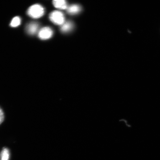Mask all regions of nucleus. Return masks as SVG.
I'll list each match as a JSON object with an SVG mask.
<instances>
[{"label":"nucleus","mask_w":160,"mask_h":160,"mask_svg":"<svg viewBox=\"0 0 160 160\" xmlns=\"http://www.w3.org/2000/svg\"><path fill=\"white\" fill-rule=\"evenodd\" d=\"M49 18L52 22L55 24L62 25L65 22L64 15L61 12L54 11L50 14Z\"/></svg>","instance_id":"obj_2"},{"label":"nucleus","mask_w":160,"mask_h":160,"mask_svg":"<svg viewBox=\"0 0 160 160\" xmlns=\"http://www.w3.org/2000/svg\"><path fill=\"white\" fill-rule=\"evenodd\" d=\"M39 24L35 22H32L28 24L26 28V31L29 35H33L39 32Z\"/></svg>","instance_id":"obj_4"},{"label":"nucleus","mask_w":160,"mask_h":160,"mask_svg":"<svg viewBox=\"0 0 160 160\" xmlns=\"http://www.w3.org/2000/svg\"><path fill=\"white\" fill-rule=\"evenodd\" d=\"M73 28L74 24L72 22L68 21L61 26V31L62 33H68L73 30Z\"/></svg>","instance_id":"obj_6"},{"label":"nucleus","mask_w":160,"mask_h":160,"mask_svg":"<svg viewBox=\"0 0 160 160\" xmlns=\"http://www.w3.org/2000/svg\"><path fill=\"white\" fill-rule=\"evenodd\" d=\"M53 32L51 28L45 27L39 31L38 36L40 39L43 40L48 39L52 37Z\"/></svg>","instance_id":"obj_3"},{"label":"nucleus","mask_w":160,"mask_h":160,"mask_svg":"<svg viewBox=\"0 0 160 160\" xmlns=\"http://www.w3.org/2000/svg\"><path fill=\"white\" fill-rule=\"evenodd\" d=\"M4 119V113L2 109L0 107V125L3 123Z\"/></svg>","instance_id":"obj_10"},{"label":"nucleus","mask_w":160,"mask_h":160,"mask_svg":"<svg viewBox=\"0 0 160 160\" xmlns=\"http://www.w3.org/2000/svg\"><path fill=\"white\" fill-rule=\"evenodd\" d=\"M10 153L8 148H4L0 155V160H9Z\"/></svg>","instance_id":"obj_8"},{"label":"nucleus","mask_w":160,"mask_h":160,"mask_svg":"<svg viewBox=\"0 0 160 160\" xmlns=\"http://www.w3.org/2000/svg\"><path fill=\"white\" fill-rule=\"evenodd\" d=\"M45 13V10L39 4H35L30 7L27 11V14L34 19H38L42 17Z\"/></svg>","instance_id":"obj_1"},{"label":"nucleus","mask_w":160,"mask_h":160,"mask_svg":"<svg viewBox=\"0 0 160 160\" xmlns=\"http://www.w3.org/2000/svg\"><path fill=\"white\" fill-rule=\"evenodd\" d=\"M21 19L19 17H16L14 18L12 20L11 23H10V26L12 27H18L21 24Z\"/></svg>","instance_id":"obj_9"},{"label":"nucleus","mask_w":160,"mask_h":160,"mask_svg":"<svg viewBox=\"0 0 160 160\" xmlns=\"http://www.w3.org/2000/svg\"><path fill=\"white\" fill-rule=\"evenodd\" d=\"M53 4L56 8L60 9H67L68 7L67 2L63 0H55Z\"/></svg>","instance_id":"obj_7"},{"label":"nucleus","mask_w":160,"mask_h":160,"mask_svg":"<svg viewBox=\"0 0 160 160\" xmlns=\"http://www.w3.org/2000/svg\"><path fill=\"white\" fill-rule=\"evenodd\" d=\"M81 7L78 5L73 4L68 7L67 12L71 15H75L80 12L81 11Z\"/></svg>","instance_id":"obj_5"}]
</instances>
